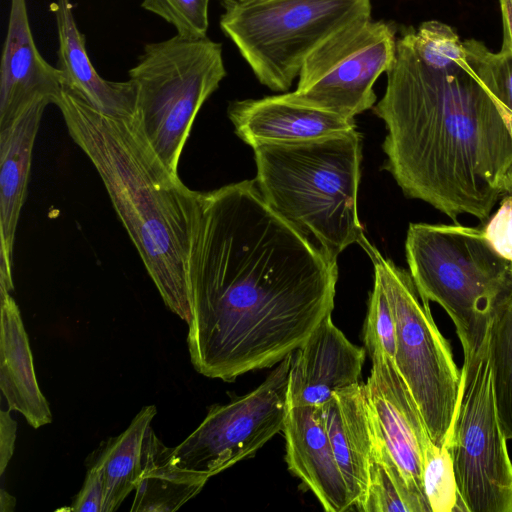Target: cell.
<instances>
[{"mask_svg": "<svg viewBox=\"0 0 512 512\" xmlns=\"http://www.w3.org/2000/svg\"><path fill=\"white\" fill-rule=\"evenodd\" d=\"M337 263L264 201L254 180L196 193L187 343L195 370L232 382L302 346L334 309Z\"/></svg>", "mask_w": 512, "mask_h": 512, "instance_id": "1", "label": "cell"}, {"mask_svg": "<svg viewBox=\"0 0 512 512\" xmlns=\"http://www.w3.org/2000/svg\"><path fill=\"white\" fill-rule=\"evenodd\" d=\"M386 75L372 108L387 130L382 168L406 197L453 222H486L512 185V135L493 99L466 69L426 64L409 27Z\"/></svg>", "mask_w": 512, "mask_h": 512, "instance_id": "2", "label": "cell"}, {"mask_svg": "<svg viewBox=\"0 0 512 512\" xmlns=\"http://www.w3.org/2000/svg\"><path fill=\"white\" fill-rule=\"evenodd\" d=\"M55 105L70 137L99 174L166 307L188 323L197 191L165 168L133 119L99 111L66 85Z\"/></svg>", "mask_w": 512, "mask_h": 512, "instance_id": "3", "label": "cell"}, {"mask_svg": "<svg viewBox=\"0 0 512 512\" xmlns=\"http://www.w3.org/2000/svg\"><path fill=\"white\" fill-rule=\"evenodd\" d=\"M255 182L266 204L331 262L368 239L358 217L362 135L253 148Z\"/></svg>", "mask_w": 512, "mask_h": 512, "instance_id": "4", "label": "cell"}, {"mask_svg": "<svg viewBox=\"0 0 512 512\" xmlns=\"http://www.w3.org/2000/svg\"><path fill=\"white\" fill-rule=\"evenodd\" d=\"M405 252L420 297L449 315L463 351L478 346L495 308L512 293V263L483 228L458 222L410 223Z\"/></svg>", "mask_w": 512, "mask_h": 512, "instance_id": "5", "label": "cell"}, {"mask_svg": "<svg viewBox=\"0 0 512 512\" xmlns=\"http://www.w3.org/2000/svg\"><path fill=\"white\" fill-rule=\"evenodd\" d=\"M226 75L220 43L178 35L146 44L129 70L137 97L134 123L174 177L197 113Z\"/></svg>", "mask_w": 512, "mask_h": 512, "instance_id": "6", "label": "cell"}, {"mask_svg": "<svg viewBox=\"0 0 512 512\" xmlns=\"http://www.w3.org/2000/svg\"><path fill=\"white\" fill-rule=\"evenodd\" d=\"M222 7L223 33L258 81L278 92L322 42L372 9L370 0H223Z\"/></svg>", "mask_w": 512, "mask_h": 512, "instance_id": "7", "label": "cell"}, {"mask_svg": "<svg viewBox=\"0 0 512 512\" xmlns=\"http://www.w3.org/2000/svg\"><path fill=\"white\" fill-rule=\"evenodd\" d=\"M374 265L396 324L394 363L414 397L432 441L442 446L457 406L461 369L438 329L429 301L420 297L410 272L384 258L368 240L362 246Z\"/></svg>", "mask_w": 512, "mask_h": 512, "instance_id": "8", "label": "cell"}, {"mask_svg": "<svg viewBox=\"0 0 512 512\" xmlns=\"http://www.w3.org/2000/svg\"><path fill=\"white\" fill-rule=\"evenodd\" d=\"M457 406L444 444L467 512H512V462L495 399L489 323L477 347L463 351Z\"/></svg>", "mask_w": 512, "mask_h": 512, "instance_id": "9", "label": "cell"}, {"mask_svg": "<svg viewBox=\"0 0 512 512\" xmlns=\"http://www.w3.org/2000/svg\"><path fill=\"white\" fill-rule=\"evenodd\" d=\"M396 28L371 16L357 19L322 42L305 59L295 99L345 117L372 109L374 84L392 66Z\"/></svg>", "mask_w": 512, "mask_h": 512, "instance_id": "10", "label": "cell"}, {"mask_svg": "<svg viewBox=\"0 0 512 512\" xmlns=\"http://www.w3.org/2000/svg\"><path fill=\"white\" fill-rule=\"evenodd\" d=\"M292 354L279 362L253 391L229 403L211 406L200 425L171 448L172 461L210 478L253 456L283 431Z\"/></svg>", "mask_w": 512, "mask_h": 512, "instance_id": "11", "label": "cell"}, {"mask_svg": "<svg viewBox=\"0 0 512 512\" xmlns=\"http://www.w3.org/2000/svg\"><path fill=\"white\" fill-rule=\"evenodd\" d=\"M370 358L372 368L363 389L372 421L411 491L431 512L423 489L422 453L433 441L394 360L381 352Z\"/></svg>", "mask_w": 512, "mask_h": 512, "instance_id": "12", "label": "cell"}, {"mask_svg": "<svg viewBox=\"0 0 512 512\" xmlns=\"http://www.w3.org/2000/svg\"><path fill=\"white\" fill-rule=\"evenodd\" d=\"M227 114L235 134L252 148L315 141L357 129L354 118L302 103L292 92L233 101Z\"/></svg>", "mask_w": 512, "mask_h": 512, "instance_id": "13", "label": "cell"}, {"mask_svg": "<svg viewBox=\"0 0 512 512\" xmlns=\"http://www.w3.org/2000/svg\"><path fill=\"white\" fill-rule=\"evenodd\" d=\"M366 352L352 344L327 315L292 354L288 406H321L336 391L358 383Z\"/></svg>", "mask_w": 512, "mask_h": 512, "instance_id": "14", "label": "cell"}, {"mask_svg": "<svg viewBox=\"0 0 512 512\" xmlns=\"http://www.w3.org/2000/svg\"><path fill=\"white\" fill-rule=\"evenodd\" d=\"M10 2L0 68V130L11 126L38 101L56 104L63 87L60 70L37 49L26 0Z\"/></svg>", "mask_w": 512, "mask_h": 512, "instance_id": "15", "label": "cell"}, {"mask_svg": "<svg viewBox=\"0 0 512 512\" xmlns=\"http://www.w3.org/2000/svg\"><path fill=\"white\" fill-rule=\"evenodd\" d=\"M286 462L326 512L353 510L320 406L289 407L283 428Z\"/></svg>", "mask_w": 512, "mask_h": 512, "instance_id": "16", "label": "cell"}, {"mask_svg": "<svg viewBox=\"0 0 512 512\" xmlns=\"http://www.w3.org/2000/svg\"><path fill=\"white\" fill-rule=\"evenodd\" d=\"M48 101L31 105L0 130V286L13 291L12 257L16 228L29 180L32 151Z\"/></svg>", "mask_w": 512, "mask_h": 512, "instance_id": "17", "label": "cell"}, {"mask_svg": "<svg viewBox=\"0 0 512 512\" xmlns=\"http://www.w3.org/2000/svg\"><path fill=\"white\" fill-rule=\"evenodd\" d=\"M320 409L352 507L360 511L367 493L374 442L363 384L336 391Z\"/></svg>", "mask_w": 512, "mask_h": 512, "instance_id": "18", "label": "cell"}, {"mask_svg": "<svg viewBox=\"0 0 512 512\" xmlns=\"http://www.w3.org/2000/svg\"><path fill=\"white\" fill-rule=\"evenodd\" d=\"M58 66L63 85L71 88L99 111L114 117L134 119L136 88L133 82L109 81L94 68L84 35L77 27L70 0H56Z\"/></svg>", "mask_w": 512, "mask_h": 512, "instance_id": "19", "label": "cell"}, {"mask_svg": "<svg viewBox=\"0 0 512 512\" xmlns=\"http://www.w3.org/2000/svg\"><path fill=\"white\" fill-rule=\"evenodd\" d=\"M0 388L8 409L39 428L52 422L49 404L38 385L21 313L10 292L0 287Z\"/></svg>", "mask_w": 512, "mask_h": 512, "instance_id": "20", "label": "cell"}, {"mask_svg": "<svg viewBox=\"0 0 512 512\" xmlns=\"http://www.w3.org/2000/svg\"><path fill=\"white\" fill-rule=\"evenodd\" d=\"M156 413L154 405L143 407L120 435L102 442L90 455L88 464L95 465L102 478L101 512L117 510L135 490L145 465L148 433Z\"/></svg>", "mask_w": 512, "mask_h": 512, "instance_id": "21", "label": "cell"}, {"mask_svg": "<svg viewBox=\"0 0 512 512\" xmlns=\"http://www.w3.org/2000/svg\"><path fill=\"white\" fill-rule=\"evenodd\" d=\"M208 479L174 463L171 448L162 443L151 427L145 465L135 487L130 511H175L195 497Z\"/></svg>", "mask_w": 512, "mask_h": 512, "instance_id": "22", "label": "cell"}, {"mask_svg": "<svg viewBox=\"0 0 512 512\" xmlns=\"http://www.w3.org/2000/svg\"><path fill=\"white\" fill-rule=\"evenodd\" d=\"M371 422L374 431V442L369 466L367 493L360 511L426 512L389 453L372 418Z\"/></svg>", "mask_w": 512, "mask_h": 512, "instance_id": "23", "label": "cell"}, {"mask_svg": "<svg viewBox=\"0 0 512 512\" xmlns=\"http://www.w3.org/2000/svg\"><path fill=\"white\" fill-rule=\"evenodd\" d=\"M489 339L498 416L506 439L512 440V293L495 308Z\"/></svg>", "mask_w": 512, "mask_h": 512, "instance_id": "24", "label": "cell"}, {"mask_svg": "<svg viewBox=\"0 0 512 512\" xmlns=\"http://www.w3.org/2000/svg\"><path fill=\"white\" fill-rule=\"evenodd\" d=\"M466 65L501 111L512 135V52L502 45L497 52L476 39L463 41Z\"/></svg>", "mask_w": 512, "mask_h": 512, "instance_id": "25", "label": "cell"}, {"mask_svg": "<svg viewBox=\"0 0 512 512\" xmlns=\"http://www.w3.org/2000/svg\"><path fill=\"white\" fill-rule=\"evenodd\" d=\"M423 489L431 512H467L455 480L446 444L431 442L422 453Z\"/></svg>", "mask_w": 512, "mask_h": 512, "instance_id": "26", "label": "cell"}, {"mask_svg": "<svg viewBox=\"0 0 512 512\" xmlns=\"http://www.w3.org/2000/svg\"><path fill=\"white\" fill-rule=\"evenodd\" d=\"M413 45L420 58L434 68H464L463 41L453 27L438 20L409 27Z\"/></svg>", "mask_w": 512, "mask_h": 512, "instance_id": "27", "label": "cell"}, {"mask_svg": "<svg viewBox=\"0 0 512 512\" xmlns=\"http://www.w3.org/2000/svg\"><path fill=\"white\" fill-rule=\"evenodd\" d=\"M364 344L369 356L381 352L394 359L396 352V324L393 312L380 280L375 277L368 301L364 325Z\"/></svg>", "mask_w": 512, "mask_h": 512, "instance_id": "28", "label": "cell"}, {"mask_svg": "<svg viewBox=\"0 0 512 512\" xmlns=\"http://www.w3.org/2000/svg\"><path fill=\"white\" fill-rule=\"evenodd\" d=\"M210 0H143L142 8L175 27L177 35L188 39L207 37Z\"/></svg>", "mask_w": 512, "mask_h": 512, "instance_id": "29", "label": "cell"}, {"mask_svg": "<svg viewBox=\"0 0 512 512\" xmlns=\"http://www.w3.org/2000/svg\"><path fill=\"white\" fill-rule=\"evenodd\" d=\"M483 230L495 250L512 263V193L500 200Z\"/></svg>", "mask_w": 512, "mask_h": 512, "instance_id": "30", "label": "cell"}, {"mask_svg": "<svg viewBox=\"0 0 512 512\" xmlns=\"http://www.w3.org/2000/svg\"><path fill=\"white\" fill-rule=\"evenodd\" d=\"M103 485L99 469L87 464V473L82 488L72 502L70 510L76 512H101Z\"/></svg>", "mask_w": 512, "mask_h": 512, "instance_id": "31", "label": "cell"}, {"mask_svg": "<svg viewBox=\"0 0 512 512\" xmlns=\"http://www.w3.org/2000/svg\"><path fill=\"white\" fill-rule=\"evenodd\" d=\"M10 409L0 412V475L3 476L15 449L17 422Z\"/></svg>", "mask_w": 512, "mask_h": 512, "instance_id": "32", "label": "cell"}, {"mask_svg": "<svg viewBox=\"0 0 512 512\" xmlns=\"http://www.w3.org/2000/svg\"><path fill=\"white\" fill-rule=\"evenodd\" d=\"M503 41L502 45L512 52V0H499Z\"/></svg>", "mask_w": 512, "mask_h": 512, "instance_id": "33", "label": "cell"}, {"mask_svg": "<svg viewBox=\"0 0 512 512\" xmlns=\"http://www.w3.org/2000/svg\"><path fill=\"white\" fill-rule=\"evenodd\" d=\"M16 505V499L10 495L4 488L0 491V511L12 512Z\"/></svg>", "mask_w": 512, "mask_h": 512, "instance_id": "34", "label": "cell"}, {"mask_svg": "<svg viewBox=\"0 0 512 512\" xmlns=\"http://www.w3.org/2000/svg\"><path fill=\"white\" fill-rule=\"evenodd\" d=\"M511 193H512V185H511Z\"/></svg>", "mask_w": 512, "mask_h": 512, "instance_id": "35", "label": "cell"}, {"mask_svg": "<svg viewBox=\"0 0 512 512\" xmlns=\"http://www.w3.org/2000/svg\"><path fill=\"white\" fill-rule=\"evenodd\" d=\"M244 1V0H243Z\"/></svg>", "mask_w": 512, "mask_h": 512, "instance_id": "36", "label": "cell"}]
</instances>
